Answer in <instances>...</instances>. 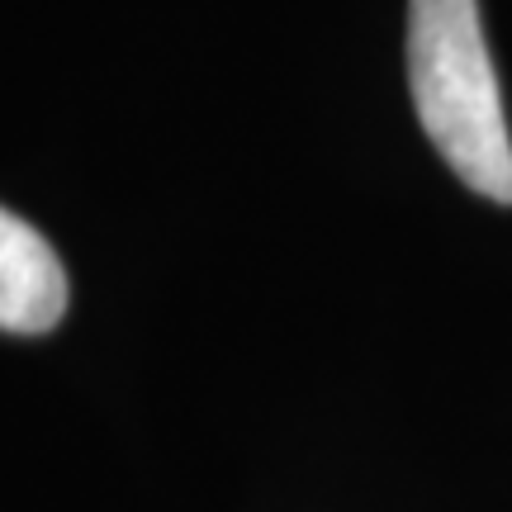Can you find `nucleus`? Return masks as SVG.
Wrapping results in <instances>:
<instances>
[{
	"label": "nucleus",
	"mask_w": 512,
	"mask_h": 512,
	"mask_svg": "<svg viewBox=\"0 0 512 512\" xmlns=\"http://www.w3.org/2000/svg\"><path fill=\"white\" fill-rule=\"evenodd\" d=\"M67 313V271L34 223L0 209V328L53 332Z\"/></svg>",
	"instance_id": "f03ea898"
},
{
	"label": "nucleus",
	"mask_w": 512,
	"mask_h": 512,
	"mask_svg": "<svg viewBox=\"0 0 512 512\" xmlns=\"http://www.w3.org/2000/svg\"><path fill=\"white\" fill-rule=\"evenodd\" d=\"M408 91L446 166L475 195L512 204V138L479 0H408Z\"/></svg>",
	"instance_id": "f257e3e1"
}]
</instances>
